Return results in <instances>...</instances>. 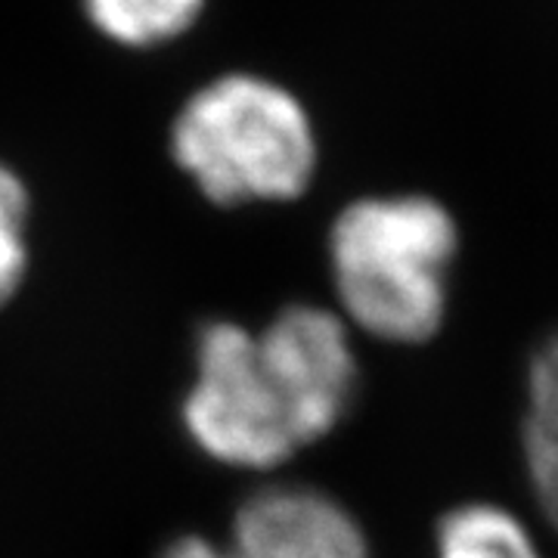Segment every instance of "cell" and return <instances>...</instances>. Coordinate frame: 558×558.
Here are the masks:
<instances>
[{
    "instance_id": "6da1fadb",
    "label": "cell",
    "mask_w": 558,
    "mask_h": 558,
    "mask_svg": "<svg viewBox=\"0 0 558 558\" xmlns=\"http://www.w3.org/2000/svg\"><path fill=\"white\" fill-rule=\"evenodd\" d=\"M459 255L457 218L422 193L366 196L341 208L329 233L339 314L388 344H422L440 332Z\"/></svg>"
},
{
    "instance_id": "7a4b0ae2",
    "label": "cell",
    "mask_w": 558,
    "mask_h": 558,
    "mask_svg": "<svg viewBox=\"0 0 558 558\" xmlns=\"http://www.w3.org/2000/svg\"><path fill=\"white\" fill-rule=\"evenodd\" d=\"M171 149L218 205L295 199L317 168L304 106L255 75H227L202 87L174 121Z\"/></svg>"
},
{
    "instance_id": "3957f363",
    "label": "cell",
    "mask_w": 558,
    "mask_h": 558,
    "mask_svg": "<svg viewBox=\"0 0 558 558\" xmlns=\"http://www.w3.org/2000/svg\"><path fill=\"white\" fill-rule=\"evenodd\" d=\"M183 425L205 457L245 472H270L301 450L264 369L258 332L227 319L208 323L196 339Z\"/></svg>"
},
{
    "instance_id": "277c9868",
    "label": "cell",
    "mask_w": 558,
    "mask_h": 558,
    "mask_svg": "<svg viewBox=\"0 0 558 558\" xmlns=\"http://www.w3.org/2000/svg\"><path fill=\"white\" fill-rule=\"evenodd\" d=\"M258 351L301 447L332 435L354 410L360 363L339 311L289 304L258 332Z\"/></svg>"
},
{
    "instance_id": "5b68a950",
    "label": "cell",
    "mask_w": 558,
    "mask_h": 558,
    "mask_svg": "<svg viewBox=\"0 0 558 558\" xmlns=\"http://www.w3.org/2000/svg\"><path fill=\"white\" fill-rule=\"evenodd\" d=\"M242 558H373L348 506L311 484H267L242 502L227 543Z\"/></svg>"
},
{
    "instance_id": "8992f818",
    "label": "cell",
    "mask_w": 558,
    "mask_h": 558,
    "mask_svg": "<svg viewBox=\"0 0 558 558\" xmlns=\"http://www.w3.org/2000/svg\"><path fill=\"white\" fill-rule=\"evenodd\" d=\"M527 410L521 422V453L531 494L558 534V329L539 341L527 363Z\"/></svg>"
},
{
    "instance_id": "52a82bcc",
    "label": "cell",
    "mask_w": 558,
    "mask_h": 558,
    "mask_svg": "<svg viewBox=\"0 0 558 558\" xmlns=\"http://www.w3.org/2000/svg\"><path fill=\"white\" fill-rule=\"evenodd\" d=\"M435 558H546L534 531L512 509L475 499L444 512Z\"/></svg>"
},
{
    "instance_id": "ba28073f",
    "label": "cell",
    "mask_w": 558,
    "mask_h": 558,
    "mask_svg": "<svg viewBox=\"0 0 558 558\" xmlns=\"http://www.w3.org/2000/svg\"><path fill=\"white\" fill-rule=\"evenodd\" d=\"M106 38L146 47L178 38L199 16L202 0H84Z\"/></svg>"
},
{
    "instance_id": "9c48e42d",
    "label": "cell",
    "mask_w": 558,
    "mask_h": 558,
    "mask_svg": "<svg viewBox=\"0 0 558 558\" xmlns=\"http://www.w3.org/2000/svg\"><path fill=\"white\" fill-rule=\"evenodd\" d=\"M25 223H28V193L22 180L0 165V304L16 295L28 267Z\"/></svg>"
},
{
    "instance_id": "30bf717a",
    "label": "cell",
    "mask_w": 558,
    "mask_h": 558,
    "mask_svg": "<svg viewBox=\"0 0 558 558\" xmlns=\"http://www.w3.org/2000/svg\"><path fill=\"white\" fill-rule=\"evenodd\" d=\"M161 558H242V556H236L230 546H220V543H211V539L180 537L165 549V556Z\"/></svg>"
}]
</instances>
